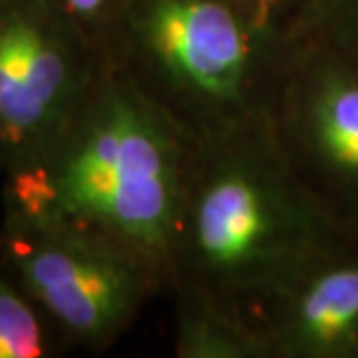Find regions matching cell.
Here are the masks:
<instances>
[{"instance_id": "cell-10", "label": "cell", "mask_w": 358, "mask_h": 358, "mask_svg": "<svg viewBox=\"0 0 358 358\" xmlns=\"http://www.w3.org/2000/svg\"><path fill=\"white\" fill-rule=\"evenodd\" d=\"M54 3L105 52L126 0H54Z\"/></svg>"}, {"instance_id": "cell-5", "label": "cell", "mask_w": 358, "mask_h": 358, "mask_svg": "<svg viewBox=\"0 0 358 358\" xmlns=\"http://www.w3.org/2000/svg\"><path fill=\"white\" fill-rule=\"evenodd\" d=\"M107 66V54L54 0H0L3 175L52 152Z\"/></svg>"}, {"instance_id": "cell-1", "label": "cell", "mask_w": 358, "mask_h": 358, "mask_svg": "<svg viewBox=\"0 0 358 358\" xmlns=\"http://www.w3.org/2000/svg\"><path fill=\"white\" fill-rule=\"evenodd\" d=\"M198 140L107 59L45 159L3 175V217L66 224L145 254L170 284V254Z\"/></svg>"}, {"instance_id": "cell-11", "label": "cell", "mask_w": 358, "mask_h": 358, "mask_svg": "<svg viewBox=\"0 0 358 358\" xmlns=\"http://www.w3.org/2000/svg\"><path fill=\"white\" fill-rule=\"evenodd\" d=\"M231 3L272 33H282V26L293 21L298 14H307L319 7V0H231Z\"/></svg>"}, {"instance_id": "cell-6", "label": "cell", "mask_w": 358, "mask_h": 358, "mask_svg": "<svg viewBox=\"0 0 358 358\" xmlns=\"http://www.w3.org/2000/svg\"><path fill=\"white\" fill-rule=\"evenodd\" d=\"M268 356L358 358V254L326 252L268 305Z\"/></svg>"}, {"instance_id": "cell-2", "label": "cell", "mask_w": 358, "mask_h": 358, "mask_svg": "<svg viewBox=\"0 0 358 358\" xmlns=\"http://www.w3.org/2000/svg\"><path fill=\"white\" fill-rule=\"evenodd\" d=\"M247 128L198 140L168 284L238 317L333 249L321 203Z\"/></svg>"}, {"instance_id": "cell-12", "label": "cell", "mask_w": 358, "mask_h": 358, "mask_svg": "<svg viewBox=\"0 0 358 358\" xmlns=\"http://www.w3.org/2000/svg\"><path fill=\"white\" fill-rule=\"evenodd\" d=\"M319 10L333 24L335 33L358 49V0H319Z\"/></svg>"}, {"instance_id": "cell-8", "label": "cell", "mask_w": 358, "mask_h": 358, "mask_svg": "<svg viewBox=\"0 0 358 358\" xmlns=\"http://www.w3.org/2000/svg\"><path fill=\"white\" fill-rule=\"evenodd\" d=\"M175 356L179 358H254L268 356L259 328L205 300L177 296Z\"/></svg>"}, {"instance_id": "cell-3", "label": "cell", "mask_w": 358, "mask_h": 358, "mask_svg": "<svg viewBox=\"0 0 358 358\" xmlns=\"http://www.w3.org/2000/svg\"><path fill=\"white\" fill-rule=\"evenodd\" d=\"M277 33L231 0H126L105 54L196 140L238 131Z\"/></svg>"}, {"instance_id": "cell-4", "label": "cell", "mask_w": 358, "mask_h": 358, "mask_svg": "<svg viewBox=\"0 0 358 358\" xmlns=\"http://www.w3.org/2000/svg\"><path fill=\"white\" fill-rule=\"evenodd\" d=\"M0 261L12 270L61 340L103 352L168 286L145 254L107 235L66 224L3 217Z\"/></svg>"}, {"instance_id": "cell-13", "label": "cell", "mask_w": 358, "mask_h": 358, "mask_svg": "<svg viewBox=\"0 0 358 358\" xmlns=\"http://www.w3.org/2000/svg\"><path fill=\"white\" fill-rule=\"evenodd\" d=\"M0 175H3V159H0Z\"/></svg>"}, {"instance_id": "cell-7", "label": "cell", "mask_w": 358, "mask_h": 358, "mask_svg": "<svg viewBox=\"0 0 358 358\" xmlns=\"http://www.w3.org/2000/svg\"><path fill=\"white\" fill-rule=\"evenodd\" d=\"M291 135L321 177L358 193V70L314 63L293 93Z\"/></svg>"}, {"instance_id": "cell-9", "label": "cell", "mask_w": 358, "mask_h": 358, "mask_svg": "<svg viewBox=\"0 0 358 358\" xmlns=\"http://www.w3.org/2000/svg\"><path fill=\"white\" fill-rule=\"evenodd\" d=\"M61 345L52 321L0 261V358H47Z\"/></svg>"}]
</instances>
